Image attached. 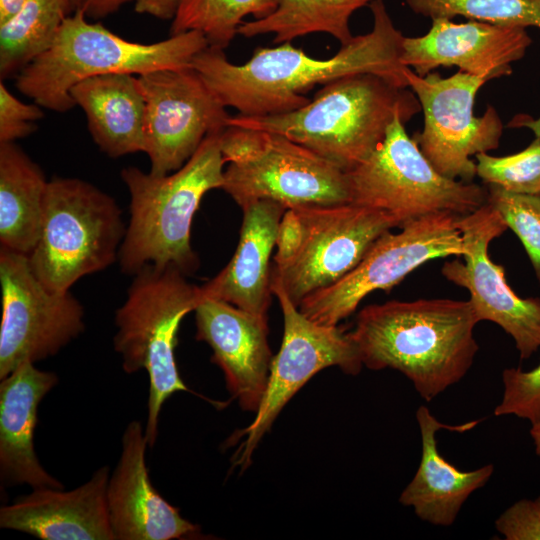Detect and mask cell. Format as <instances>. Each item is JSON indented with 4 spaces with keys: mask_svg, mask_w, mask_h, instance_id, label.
<instances>
[{
    "mask_svg": "<svg viewBox=\"0 0 540 540\" xmlns=\"http://www.w3.org/2000/svg\"><path fill=\"white\" fill-rule=\"evenodd\" d=\"M89 132L111 158L144 152L145 100L138 75L111 73L85 79L71 89Z\"/></svg>",
    "mask_w": 540,
    "mask_h": 540,
    "instance_id": "cell-24",
    "label": "cell"
},
{
    "mask_svg": "<svg viewBox=\"0 0 540 540\" xmlns=\"http://www.w3.org/2000/svg\"><path fill=\"white\" fill-rule=\"evenodd\" d=\"M130 0H83L81 8L87 17L102 18L117 11Z\"/></svg>",
    "mask_w": 540,
    "mask_h": 540,
    "instance_id": "cell-37",
    "label": "cell"
},
{
    "mask_svg": "<svg viewBox=\"0 0 540 540\" xmlns=\"http://www.w3.org/2000/svg\"><path fill=\"white\" fill-rule=\"evenodd\" d=\"M421 111L412 90L373 73L324 84L297 110L267 116H229L227 126L279 133L349 171L383 142L395 118L407 123Z\"/></svg>",
    "mask_w": 540,
    "mask_h": 540,
    "instance_id": "cell-3",
    "label": "cell"
},
{
    "mask_svg": "<svg viewBox=\"0 0 540 540\" xmlns=\"http://www.w3.org/2000/svg\"><path fill=\"white\" fill-rule=\"evenodd\" d=\"M145 428L133 420L122 436L118 464L108 481L107 506L114 540H171L202 536L154 488L145 461Z\"/></svg>",
    "mask_w": 540,
    "mask_h": 540,
    "instance_id": "cell-18",
    "label": "cell"
},
{
    "mask_svg": "<svg viewBox=\"0 0 540 540\" xmlns=\"http://www.w3.org/2000/svg\"><path fill=\"white\" fill-rule=\"evenodd\" d=\"M54 372L20 364L0 382V480L2 486L63 489L41 465L34 446L38 406L57 385Z\"/></svg>",
    "mask_w": 540,
    "mask_h": 540,
    "instance_id": "cell-21",
    "label": "cell"
},
{
    "mask_svg": "<svg viewBox=\"0 0 540 540\" xmlns=\"http://www.w3.org/2000/svg\"><path fill=\"white\" fill-rule=\"evenodd\" d=\"M293 209L303 224V240L285 266H271V278L297 307L308 295L353 270L382 234L399 228L388 213L352 202Z\"/></svg>",
    "mask_w": 540,
    "mask_h": 540,
    "instance_id": "cell-14",
    "label": "cell"
},
{
    "mask_svg": "<svg viewBox=\"0 0 540 540\" xmlns=\"http://www.w3.org/2000/svg\"><path fill=\"white\" fill-rule=\"evenodd\" d=\"M302 240L303 224L297 211L293 208L286 209L277 230V252L272 266L281 268L291 261L299 251Z\"/></svg>",
    "mask_w": 540,
    "mask_h": 540,
    "instance_id": "cell-35",
    "label": "cell"
},
{
    "mask_svg": "<svg viewBox=\"0 0 540 540\" xmlns=\"http://www.w3.org/2000/svg\"><path fill=\"white\" fill-rule=\"evenodd\" d=\"M41 107L15 97L0 83V143L15 142L36 130L35 121L43 118Z\"/></svg>",
    "mask_w": 540,
    "mask_h": 540,
    "instance_id": "cell-33",
    "label": "cell"
},
{
    "mask_svg": "<svg viewBox=\"0 0 540 540\" xmlns=\"http://www.w3.org/2000/svg\"><path fill=\"white\" fill-rule=\"evenodd\" d=\"M489 202L522 242L540 283V196L487 184Z\"/></svg>",
    "mask_w": 540,
    "mask_h": 540,
    "instance_id": "cell-31",
    "label": "cell"
},
{
    "mask_svg": "<svg viewBox=\"0 0 540 540\" xmlns=\"http://www.w3.org/2000/svg\"><path fill=\"white\" fill-rule=\"evenodd\" d=\"M404 125L395 118L383 142L346 172L350 202L388 213L399 228L439 212L465 216L487 202V187L440 174Z\"/></svg>",
    "mask_w": 540,
    "mask_h": 540,
    "instance_id": "cell-9",
    "label": "cell"
},
{
    "mask_svg": "<svg viewBox=\"0 0 540 540\" xmlns=\"http://www.w3.org/2000/svg\"><path fill=\"white\" fill-rule=\"evenodd\" d=\"M2 318L0 380L23 362L56 355L85 329L84 309L70 293L49 291L28 257L0 247Z\"/></svg>",
    "mask_w": 540,
    "mask_h": 540,
    "instance_id": "cell-13",
    "label": "cell"
},
{
    "mask_svg": "<svg viewBox=\"0 0 540 540\" xmlns=\"http://www.w3.org/2000/svg\"><path fill=\"white\" fill-rule=\"evenodd\" d=\"M220 148L228 163L222 190L241 209L258 200L286 209L350 202L346 171L284 135L228 126Z\"/></svg>",
    "mask_w": 540,
    "mask_h": 540,
    "instance_id": "cell-7",
    "label": "cell"
},
{
    "mask_svg": "<svg viewBox=\"0 0 540 540\" xmlns=\"http://www.w3.org/2000/svg\"><path fill=\"white\" fill-rule=\"evenodd\" d=\"M271 289L283 314V339L272 359L267 388L255 418L236 433V439L241 442L234 455V465L242 470L250 465L256 446L282 408L309 379L331 366H338L350 375H357L363 366L350 333L338 325L324 326L307 318L276 279L271 278Z\"/></svg>",
    "mask_w": 540,
    "mask_h": 540,
    "instance_id": "cell-12",
    "label": "cell"
},
{
    "mask_svg": "<svg viewBox=\"0 0 540 540\" xmlns=\"http://www.w3.org/2000/svg\"><path fill=\"white\" fill-rule=\"evenodd\" d=\"M476 175L509 192L540 196V137L524 150L507 155H475Z\"/></svg>",
    "mask_w": 540,
    "mask_h": 540,
    "instance_id": "cell-30",
    "label": "cell"
},
{
    "mask_svg": "<svg viewBox=\"0 0 540 540\" xmlns=\"http://www.w3.org/2000/svg\"><path fill=\"white\" fill-rule=\"evenodd\" d=\"M495 528L506 540H540V495L513 503L495 520Z\"/></svg>",
    "mask_w": 540,
    "mask_h": 540,
    "instance_id": "cell-34",
    "label": "cell"
},
{
    "mask_svg": "<svg viewBox=\"0 0 540 540\" xmlns=\"http://www.w3.org/2000/svg\"><path fill=\"white\" fill-rule=\"evenodd\" d=\"M421 434V459L418 469L399 496L403 506L412 507L422 521L436 526L452 525L468 497L485 486L494 472L493 464L472 471H461L438 451L436 432L448 429L466 432L480 421L458 425L439 422L429 409L421 405L416 411Z\"/></svg>",
    "mask_w": 540,
    "mask_h": 540,
    "instance_id": "cell-23",
    "label": "cell"
},
{
    "mask_svg": "<svg viewBox=\"0 0 540 540\" xmlns=\"http://www.w3.org/2000/svg\"><path fill=\"white\" fill-rule=\"evenodd\" d=\"M275 7V0H179L170 33L199 31L209 46L225 49L247 16L263 18Z\"/></svg>",
    "mask_w": 540,
    "mask_h": 540,
    "instance_id": "cell-28",
    "label": "cell"
},
{
    "mask_svg": "<svg viewBox=\"0 0 540 540\" xmlns=\"http://www.w3.org/2000/svg\"><path fill=\"white\" fill-rule=\"evenodd\" d=\"M378 0H275L269 15L245 21L238 35L252 38L272 34L273 42H291L314 33H326L341 46L353 39L350 19L358 9Z\"/></svg>",
    "mask_w": 540,
    "mask_h": 540,
    "instance_id": "cell-26",
    "label": "cell"
},
{
    "mask_svg": "<svg viewBox=\"0 0 540 540\" xmlns=\"http://www.w3.org/2000/svg\"><path fill=\"white\" fill-rule=\"evenodd\" d=\"M196 339L206 342L211 360L242 409L256 412L267 388L272 363L268 320L228 302L202 297L195 310Z\"/></svg>",
    "mask_w": 540,
    "mask_h": 540,
    "instance_id": "cell-19",
    "label": "cell"
},
{
    "mask_svg": "<svg viewBox=\"0 0 540 540\" xmlns=\"http://www.w3.org/2000/svg\"><path fill=\"white\" fill-rule=\"evenodd\" d=\"M125 232L113 197L82 179L55 177L46 187L30 267L49 291H70L79 279L118 259Z\"/></svg>",
    "mask_w": 540,
    "mask_h": 540,
    "instance_id": "cell-8",
    "label": "cell"
},
{
    "mask_svg": "<svg viewBox=\"0 0 540 540\" xmlns=\"http://www.w3.org/2000/svg\"><path fill=\"white\" fill-rule=\"evenodd\" d=\"M137 13L147 14L161 20H172L179 0H130Z\"/></svg>",
    "mask_w": 540,
    "mask_h": 540,
    "instance_id": "cell-36",
    "label": "cell"
},
{
    "mask_svg": "<svg viewBox=\"0 0 540 540\" xmlns=\"http://www.w3.org/2000/svg\"><path fill=\"white\" fill-rule=\"evenodd\" d=\"M530 436L533 440L535 453L540 457V422L531 425Z\"/></svg>",
    "mask_w": 540,
    "mask_h": 540,
    "instance_id": "cell-39",
    "label": "cell"
},
{
    "mask_svg": "<svg viewBox=\"0 0 540 540\" xmlns=\"http://www.w3.org/2000/svg\"><path fill=\"white\" fill-rule=\"evenodd\" d=\"M405 3L415 14L431 19L463 16L467 20L540 29V0H405Z\"/></svg>",
    "mask_w": 540,
    "mask_h": 540,
    "instance_id": "cell-29",
    "label": "cell"
},
{
    "mask_svg": "<svg viewBox=\"0 0 540 540\" xmlns=\"http://www.w3.org/2000/svg\"><path fill=\"white\" fill-rule=\"evenodd\" d=\"M221 133L209 134L191 158L169 174L133 166L121 171L130 195V219L118 254L122 272L135 275L147 265L173 266L186 276L197 270L191 225L203 196L224 183Z\"/></svg>",
    "mask_w": 540,
    "mask_h": 540,
    "instance_id": "cell-4",
    "label": "cell"
},
{
    "mask_svg": "<svg viewBox=\"0 0 540 540\" xmlns=\"http://www.w3.org/2000/svg\"><path fill=\"white\" fill-rule=\"evenodd\" d=\"M138 79L145 100V153L151 173L178 170L209 134L228 127L226 107L192 66L156 70Z\"/></svg>",
    "mask_w": 540,
    "mask_h": 540,
    "instance_id": "cell-15",
    "label": "cell"
},
{
    "mask_svg": "<svg viewBox=\"0 0 540 540\" xmlns=\"http://www.w3.org/2000/svg\"><path fill=\"white\" fill-rule=\"evenodd\" d=\"M372 29L354 36L332 57L316 59L291 42L259 47L247 62L231 63L224 49L208 46L195 56L192 67L225 107L243 116L282 114L304 107V95L314 86L340 77L373 73L408 87L401 62L404 35L396 28L383 0L369 5Z\"/></svg>",
    "mask_w": 540,
    "mask_h": 540,
    "instance_id": "cell-1",
    "label": "cell"
},
{
    "mask_svg": "<svg viewBox=\"0 0 540 540\" xmlns=\"http://www.w3.org/2000/svg\"><path fill=\"white\" fill-rule=\"evenodd\" d=\"M86 17L81 8L67 16L50 47L17 74V89L40 107L72 109L71 89L91 77L191 67L195 56L209 46L199 31L149 44L132 42Z\"/></svg>",
    "mask_w": 540,
    "mask_h": 540,
    "instance_id": "cell-5",
    "label": "cell"
},
{
    "mask_svg": "<svg viewBox=\"0 0 540 540\" xmlns=\"http://www.w3.org/2000/svg\"><path fill=\"white\" fill-rule=\"evenodd\" d=\"M26 0H0V24L13 17Z\"/></svg>",
    "mask_w": 540,
    "mask_h": 540,
    "instance_id": "cell-38",
    "label": "cell"
},
{
    "mask_svg": "<svg viewBox=\"0 0 540 540\" xmlns=\"http://www.w3.org/2000/svg\"><path fill=\"white\" fill-rule=\"evenodd\" d=\"M69 1V4H70V7H71V10L72 9H77L81 6V3L83 0H68Z\"/></svg>",
    "mask_w": 540,
    "mask_h": 540,
    "instance_id": "cell-40",
    "label": "cell"
},
{
    "mask_svg": "<svg viewBox=\"0 0 540 540\" xmlns=\"http://www.w3.org/2000/svg\"><path fill=\"white\" fill-rule=\"evenodd\" d=\"M431 20L424 35L403 38L401 62L419 76L452 66L487 81L508 76L511 65L524 57L532 43L523 27L477 20Z\"/></svg>",
    "mask_w": 540,
    "mask_h": 540,
    "instance_id": "cell-17",
    "label": "cell"
},
{
    "mask_svg": "<svg viewBox=\"0 0 540 540\" xmlns=\"http://www.w3.org/2000/svg\"><path fill=\"white\" fill-rule=\"evenodd\" d=\"M459 217L439 212L406 223L398 233L385 232L353 270L305 297L299 310L317 324L336 326L373 291L389 293L408 274L435 258L462 256Z\"/></svg>",
    "mask_w": 540,
    "mask_h": 540,
    "instance_id": "cell-10",
    "label": "cell"
},
{
    "mask_svg": "<svg viewBox=\"0 0 540 540\" xmlns=\"http://www.w3.org/2000/svg\"><path fill=\"white\" fill-rule=\"evenodd\" d=\"M285 210L272 200H258L242 208L240 237L234 255L216 276L200 286L202 297L222 300L267 317L273 295L270 256Z\"/></svg>",
    "mask_w": 540,
    "mask_h": 540,
    "instance_id": "cell-22",
    "label": "cell"
},
{
    "mask_svg": "<svg viewBox=\"0 0 540 540\" xmlns=\"http://www.w3.org/2000/svg\"><path fill=\"white\" fill-rule=\"evenodd\" d=\"M109 467L70 490L32 489L0 509V527L43 540H114L107 506Z\"/></svg>",
    "mask_w": 540,
    "mask_h": 540,
    "instance_id": "cell-20",
    "label": "cell"
},
{
    "mask_svg": "<svg viewBox=\"0 0 540 540\" xmlns=\"http://www.w3.org/2000/svg\"><path fill=\"white\" fill-rule=\"evenodd\" d=\"M502 382L503 395L494 415H515L531 425L540 422V362L528 371L505 368Z\"/></svg>",
    "mask_w": 540,
    "mask_h": 540,
    "instance_id": "cell-32",
    "label": "cell"
},
{
    "mask_svg": "<svg viewBox=\"0 0 540 540\" xmlns=\"http://www.w3.org/2000/svg\"><path fill=\"white\" fill-rule=\"evenodd\" d=\"M48 180L15 142L0 143L1 247L29 256L40 237Z\"/></svg>",
    "mask_w": 540,
    "mask_h": 540,
    "instance_id": "cell-25",
    "label": "cell"
},
{
    "mask_svg": "<svg viewBox=\"0 0 540 540\" xmlns=\"http://www.w3.org/2000/svg\"><path fill=\"white\" fill-rule=\"evenodd\" d=\"M68 0H26L0 24V77L17 75L52 44L67 13Z\"/></svg>",
    "mask_w": 540,
    "mask_h": 540,
    "instance_id": "cell-27",
    "label": "cell"
},
{
    "mask_svg": "<svg viewBox=\"0 0 540 540\" xmlns=\"http://www.w3.org/2000/svg\"><path fill=\"white\" fill-rule=\"evenodd\" d=\"M478 322L469 300H390L362 308L349 333L364 366L401 372L429 402L470 370Z\"/></svg>",
    "mask_w": 540,
    "mask_h": 540,
    "instance_id": "cell-2",
    "label": "cell"
},
{
    "mask_svg": "<svg viewBox=\"0 0 540 540\" xmlns=\"http://www.w3.org/2000/svg\"><path fill=\"white\" fill-rule=\"evenodd\" d=\"M463 242V260L442 266V275L470 294L478 321L500 326L514 342L521 360L540 348V298H521L507 283L505 268L492 261L489 244L507 225L500 213L486 202L457 222Z\"/></svg>",
    "mask_w": 540,
    "mask_h": 540,
    "instance_id": "cell-16",
    "label": "cell"
},
{
    "mask_svg": "<svg viewBox=\"0 0 540 540\" xmlns=\"http://www.w3.org/2000/svg\"><path fill=\"white\" fill-rule=\"evenodd\" d=\"M408 87L424 114V126L413 139L423 155L443 176L472 182L476 162L471 157L497 149L503 123L489 106L484 114L473 113L475 96L487 80L458 71L443 78L437 72L419 76L405 70Z\"/></svg>",
    "mask_w": 540,
    "mask_h": 540,
    "instance_id": "cell-11",
    "label": "cell"
},
{
    "mask_svg": "<svg viewBox=\"0 0 540 540\" xmlns=\"http://www.w3.org/2000/svg\"><path fill=\"white\" fill-rule=\"evenodd\" d=\"M201 298L200 286L189 283L177 268L147 265L134 275L125 302L116 310L113 344L122 368L128 374L145 369L149 376V448L157 439L163 404L174 393L189 391L177 369L175 347L181 321Z\"/></svg>",
    "mask_w": 540,
    "mask_h": 540,
    "instance_id": "cell-6",
    "label": "cell"
}]
</instances>
